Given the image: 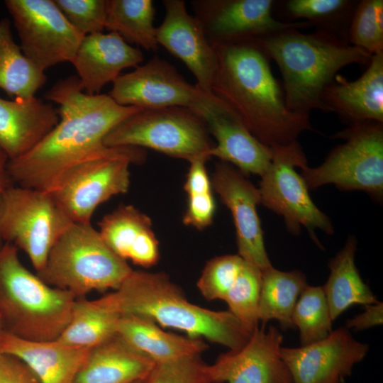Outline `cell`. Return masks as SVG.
<instances>
[{"label":"cell","mask_w":383,"mask_h":383,"mask_svg":"<svg viewBox=\"0 0 383 383\" xmlns=\"http://www.w3.org/2000/svg\"><path fill=\"white\" fill-rule=\"evenodd\" d=\"M45 98L59 106L57 124L7 168L13 184L47 192L68 168L107 147L104 139L114 126L143 109L120 105L109 94H87L77 76L56 82Z\"/></svg>","instance_id":"obj_1"},{"label":"cell","mask_w":383,"mask_h":383,"mask_svg":"<svg viewBox=\"0 0 383 383\" xmlns=\"http://www.w3.org/2000/svg\"><path fill=\"white\" fill-rule=\"evenodd\" d=\"M212 46L217 67L211 92L259 141L270 148L288 145L313 130L309 114L287 108L269 57L254 42Z\"/></svg>","instance_id":"obj_2"},{"label":"cell","mask_w":383,"mask_h":383,"mask_svg":"<svg viewBox=\"0 0 383 383\" xmlns=\"http://www.w3.org/2000/svg\"><path fill=\"white\" fill-rule=\"evenodd\" d=\"M102 307L120 315H138L157 325L185 332L235 351L250 333L228 311H213L191 303L165 272L133 270L120 287L99 299Z\"/></svg>","instance_id":"obj_3"},{"label":"cell","mask_w":383,"mask_h":383,"mask_svg":"<svg viewBox=\"0 0 383 383\" xmlns=\"http://www.w3.org/2000/svg\"><path fill=\"white\" fill-rule=\"evenodd\" d=\"M254 43L279 67L287 108L303 114L312 109L323 111V94L337 72L353 63L368 65L372 56L322 30L305 34L291 28Z\"/></svg>","instance_id":"obj_4"},{"label":"cell","mask_w":383,"mask_h":383,"mask_svg":"<svg viewBox=\"0 0 383 383\" xmlns=\"http://www.w3.org/2000/svg\"><path fill=\"white\" fill-rule=\"evenodd\" d=\"M18 249L0 248V318L2 331L30 341L57 340L70 319L76 299L29 271Z\"/></svg>","instance_id":"obj_5"},{"label":"cell","mask_w":383,"mask_h":383,"mask_svg":"<svg viewBox=\"0 0 383 383\" xmlns=\"http://www.w3.org/2000/svg\"><path fill=\"white\" fill-rule=\"evenodd\" d=\"M133 271L91 224L72 223L52 247L36 274L48 285L76 299L92 291L118 289Z\"/></svg>","instance_id":"obj_6"},{"label":"cell","mask_w":383,"mask_h":383,"mask_svg":"<svg viewBox=\"0 0 383 383\" xmlns=\"http://www.w3.org/2000/svg\"><path fill=\"white\" fill-rule=\"evenodd\" d=\"M145 157L141 148L106 147L65 171L50 192L71 222L91 223L100 204L128 191L131 165Z\"/></svg>","instance_id":"obj_7"},{"label":"cell","mask_w":383,"mask_h":383,"mask_svg":"<svg viewBox=\"0 0 383 383\" xmlns=\"http://www.w3.org/2000/svg\"><path fill=\"white\" fill-rule=\"evenodd\" d=\"M103 143L107 147L148 148L189 162L207 161L214 145L204 121L178 106L141 109L114 126Z\"/></svg>","instance_id":"obj_8"},{"label":"cell","mask_w":383,"mask_h":383,"mask_svg":"<svg viewBox=\"0 0 383 383\" xmlns=\"http://www.w3.org/2000/svg\"><path fill=\"white\" fill-rule=\"evenodd\" d=\"M345 143L316 167H301L309 189L328 184L342 191H362L380 201L383 196V123L363 122L335 135Z\"/></svg>","instance_id":"obj_9"},{"label":"cell","mask_w":383,"mask_h":383,"mask_svg":"<svg viewBox=\"0 0 383 383\" xmlns=\"http://www.w3.org/2000/svg\"><path fill=\"white\" fill-rule=\"evenodd\" d=\"M47 191L12 185L0 197V234L22 250L35 272L44 266L59 237L72 223Z\"/></svg>","instance_id":"obj_10"},{"label":"cell","mask_w":383,"mask_h":383,"mask_svg":"<svg viewBox=\"0 0 383 383\" xmlns=\"http://www.w3.org/2000/svg\"><path fill=\"white\" fill-rule=\"evenodd\" d=\"M272 149L271 164L257 187L260 204L282 216L289 233L298 235L304 227L319 245L315 231L332 234L334 229L329 218L311 200L304 178L295 170L307 165L306 155L298 142Z\"/></svg>","instance_id":"obj_11"},{"label":"cell","mask_w":383,"mask_h":383,"mask_svg":"<svg viewBox=\"0 0 383 383\" xmlns=\"http://www.w3.org/2000/svg\"><path fill=\"white\" fill-rule=\"evenodd\" d=\"M22 52L43 71L73 61L84 37L54 0H6Z\"/></svg>","instance_id":"obj_12"},{"label":"cell","mask_w":383,"mask_h":383,"mask_svg":"<svg viewBox=\"0 0 383 383\" xmlns=\"http://www.w3.org/2000/svg\"><path fill=\"white\" fill-rule=\"evenodd\" d=\"M109 95L122 106L143 109L178 106L196 114L219 99L187 82L172 64L158 57L121 74Z\"/></svg>","instance_id":"obj_13"},{"label":"cell","mask_w":383,"mask_h":383,"mask_svg":"<svg viewBox=\"0 0 383 383\" xmlns=\"http://www.w3.org/2000/svg\"><path fill=\"white\" fill-rule=\"evenodd\" d=\"M272 0H194V18L211 45L255 42L276 32L311 26L275 18Z\"/></svg>","instance_id":"obj_14"},{"label":"cell","mask_w":383,"mask_h":383,"mask_svg":"<svg viewBox=\"0 0 383 383\" xmlns=\"http://www.w3.org/2000/svg\"><path fill=\"white\" fill-rule=\"evenodd\" d=\"M346 327L323 340L299 348H284L280 354L293 383H342L368 352Z\"/></svg>","instance_id":"obj_15"},{"label":"cell","mask_w":383,"mask_h":383,"mask_svg":"<svg viewBox=\"0 0 383 383\" xmlns=\"http://www.w3.org/2000/svg\"><path fill=\"white\" fill-rule=\"evenodd\" d=\"M283 337L274 326H257L240 349L221 354L206 365L211 383H293L282 359Z\"/></svg>","instance_id":"obj_16"},{"label":"cell","mask_w":383,"mask_h":383,"mask_svg":"<svg viewBox=\"0 0 383 383\" xmlns=\"http://www.w3.org/2000/svg\"><path fill=\"white\" fill-rule=\"evenodd\" d=\"M211 184L231 213L238 255L262 271L271 267L257 211L260 204L258 188L239 170L222 161L215 166Z\"/></svg>","instance_id":"obj_17"},{"label":"cell","mask_w":383,"mask_h":383,"mask_svg":"<svg viewBox=\"0 0 383 383\" xmlns=\"http://www.w3.org/2000/svg\"><path fill=\"white\" fill-rule=\"evenodd\" d=\"M162 3L165 16L157 28L158 45L184 63L199 88L212 93L217 67L215 49L208 41L198 21L188 13L183 0H165Z\"/></svg>","instance_id":"obj_18"},{"label":"cell","mask_w":383,"mask_h":383,"mask_svg":"<svg viewBox=\"0 0 383 383\" xmlns=\"http://www.w3.org/2000/svg\"><path fill=\"white\" fill-rule=\"evenodd\" d=\"M198 115L216 141L210 157L234 165L245 175L261 177L266 172L272 160V149L252 135L221 99Z\"/></svg>","instance_id":"obj_19"},{"label":"cell","mask_w":383,"mask_h":383,"mask_svg":"<svg viewBox=\"0 0 383 383\" xmlns=\"http://www.w3.org/2000/svg\"><path fill=\"white\" fill-rule=\"evenodd\" d=\"M143 60L140 49L110 31L85 35L72 64L84 91L94 95L108 83H113L123 70L136 67Z\"/></svg>","instance_id":"obj_20"},{"label":"cell","mask_w":383,"mask_h":383,"mask_svg":"<svg viewBox=\"0 0 383 383\" xmlns=\"http://www.w3.org/2000/svg\"><path fill=\"white\" fill-rule=\"evenodd\" d=\"M323 111L336 113L350 125L383 123V52L372 55L367 70L355 81L336 75L322 96Z\"/></svg>","instance_id":"obj_21"},{"label":"cell","mask_w":383,"mask_h":383,"mask_svg":"<svg viewBox=\"0 0 383 383\" xmlns=\"http://www.w3.org/2000/svg\"><path fill=\"white\" fill-rule=\"evenodd\" d=\"M59 119L57 109L35 96L0 97V148L9 160L18 158L37 145Z\"/></svg>","instance_id":"obj_22"},{"label":"cell","mask_w":383,"mask_h":383,"mask_svg":"<svg viewBox=\"0 0 383 383\" xmlns=\"http://www.w3.org/2000/svg\"><path fill=\"white\" fill-rule=\"evenodd\" d=\"M98 231L109 248L124 260L145 268L159 261V241L151 219L134 206L121 205L106 214Z\"/></svg>","instance_id":"obj_23"},{"label":"cell","mask_w":383,"mask_h":383,"mask_svg":"<svg viewBox=\"0 0 383 383\" xmlns=\"http://www.w3.org/2000/svg\"><path fill=\"white\" fill-rule=\"evenodd\" d=\"M91 349L70 347L57 340H27L3 331L0 336L1 353L23 360L41 383H73Z\"/></svg>","instance_id":"obj_24"},{"label":"cell","mask_w":383,"mask_h":383,"mask_svg":"<svg viewBox=\"0 0 383 383\" xmlns=\"http://www.w3.org/2000/svg\"><path fill=\"white\" fill-rule=\"evenodd\" d=\"M154 365L116 333L90 350L73 383H135Z\"/></svg>","instance_id":"obj_25"},{"label":"cell","mask_w":383,"mask_h":383,"mask_svg":"<svg viewBox=\"0 0 383 383\" xmlns=\"http://www.w3.org/2000/svg\"><path fill=\"white\" fill-rule=\"evenodd\" d=\"M117 333L154 363L200 355L208 348L203 338L166 332L143 316L121 315Z\"/></svg>","instance_id":"obj_26"},{"label":"cell","mask_w":383,"mask_h":383,"mask_svg":"<svg viewBox=\"0 0 383 383\" xmlns=\"http://www.w3.org/2000/svg\"><path fill=\"white\" fill-rule=\"evenodd\" d=\"M357 240L350 236L344 247L330 260V274L322 287L332 321L355 304L377 303L376 296L362 280L355 263Z\"/></svg>","instance_id":"obj_27"},{"label":"cell","mask_w":383,"mask_h":383,"mask_svg":"<svg viewBox=\"0 0 383 383\" xmlns=\"http://www.w3.org/2000/svg\"><path fill=\"white\" fill-rule=\"evenodd\" d=\"M47 76L25 56L13 40L11 22L0 19V89L14 99H29L45 84Z\"/></svg>","instance_id":"obj_28"},{"label":"cell","mask_w":383,"mask_h":383,"mask_svg":"<svg viewBox=\"0 0 383 383\" xmlns=\"http://www.w3.org/2000/svg\"><path fill=\"white\" fill-rule=\"evenodd\" d=\"M307 285L305 274L299 270L284 272L272 265L262 270L259 322L265 325L271 320H277L282 329L293 328L292 313L300 294Z\"/></svg>","instance_id":"obj_29"},{"label":"cell","mask_w":383,"mask_h":383,"mask_svg":"<svg viewBox=\"0 0 383 383\" xmlns=\"http://www.w3.org/2000/svg\"><path fill=\"white\" fill-rule=\"evenodd\" d=\"M121 315L94 300H75L68 324L57 339L73 348L91 349L117 333Z\"/></svg>","instance_id":"obj_30"},{"label":"cell","mask_w":383,"mask_h":383,"mask_svg":"<svg viewBox=\"0 0 383 383\" xmlns=\"http://www.w3.org/2000/svg\"><path fill=\"white\" fill-rule=\"evenodd\" d=\"M106 28L128 43L147 50L158 49L155 8L151 0H106Z\"/></svg>","instance_id":"obj_31"},{"label":"cell","mask_w":383,"mask_h":383,"mask_svg":"<svg viewBox=\"0 0 383 383\" xmlns=\"http://www.w3.org/2000/svg\"><path fill=\"white\" fill-rule=\"evenodd\" d=\"M292 322L299 331L301 345L326 338L332 332V319L322 287L307 285L294 306Z\"/></svg>","instance_id":"obj_32"},{"label":"cell","mask_w":383,"mask_h":383,"mask_svg":"<svg viewBox=\"0 0 383 383\" xmlns=\"http://www.w3.org/2000/svg\"><path fill=\"white\" fill-rule=\"evenodd\" d=\"M357 4L348 0H289L285 9L292 18L306 20L318 30L340 37V27L348 29Z\"/></svg>","instance_id":"obj_33"},{"label":"cell","mask_w":383,"mask_h":383,"mask_svg":"<svg viewBox=\"0 0 383 383\" xmlns=\"http://www.w3.org/2000/svg\"><path fill=\"white\" fill-rule=\"evenodd\" d=\"M262 270L243 262L242 268L224 298L228 311L252 333L258 326Z\"/></svg>","instance_id":"obj_34"},{"label":"cell","mask_w":383,"mask_h":383,"mask_svg":"<svg viewBox=\"0 0 383 383\" xmlns=\"http://www.w3.org/2000/svg\"><path fill=\"white\" fill-rule=\"evenodd\" d=\"M350 44L371 55L383 52V1L357 4L348 27Z\"/></svg>","instance_id":"obj_35"},{"label":"cell","mask_w":383,"mask_h":383,"mask_svg":"<svg viewBox=\"0 0 383 383\" xmlns=\"http://www.w3.org/2000/svg\"><path fill=\"white\" fill-rule=\"evenodd\" d=\"M243 262L238 254L221 255L207 261L196 282L201 296L208 301L224 300Z\"/></svg>","instance_id":"obj_36"},{"label":"cell","mask_w":383,"mask_h":383,"mask_svg":"<svg viewBox=\"0 0 383 383\" xmlns=\"http://www.w3.org/2000/svg\"><path fill=\"white\" fill-rule=\"evenodd\" d=\"M200 355L155 363L141 383H211Z\"/></svg>","instance_id":"obj_37"},{"label":"cell","mask_w":383,"mask_h":383,"mask_svg":"<svg viewBox=\"0 0 383 383\" xmlns=\"http://www.w3.org/2000/svg\"><path fill=\"white\" fill-rule=\"evenodd\" d=\"M68 21L82 35L106 28V0H54Z\"/></svg>","instance_id":"obj_38"},{"label":"cell","mask_w":383,"mask_h":383,"mask_svg":"<svg viewBox=\"0 0 383 383\" xmlns=\"http://www.w3.org/2000/svg\"><path fill=\"white\" fill-rule=\"evenodd\" d=\"M215 211L216 202L212 192L189 195L183 223L202 230L212 223Z\"/></svg>","instance_id":"obj_39"},{"label":"cell","mask_w":383,"mask_h":383,"mask_svg":"<svg viewBox=\"0 0 383 383\" xmlns=\"http://www.w3.org/2000/svg\"><path fill=\"white\" fill-rule=\"evenodd\" d=\"M0 383H41L32 369L16 356L0 353Z\"/></svg>","instance_id":"obj_40"},{"label":"cell","mask_w":383,"mask_h":383,"mask_svg":"<svg viewBox=\"0 0 383 383\" xmlns=\"http://www.w3.org/2000/svg\"><path fill=\"white\" fill-rule=\"evenodd\" d=\"M206 162L205 160L199 159L189 162L184 185L187 196L212 192L211 179L206 169Z\"/></svg>","instance_id":"obj_41"},{"label":"cell","mask_w":383,"mask_h":383,"mask_svg":"<svg viewBox=\"0 0 383 383\" xmlns=\"http://www.w3.org/2000/svg\"><path fill=\"white\" fill-rule=\"evenodd\" d=\"M365 307L364 312L346 321L345 327L348 329L362 331L382 324L383 305L382 302L367 304Z\"/></svg>","instance_id":"obj_42"},{"label":"cell","mask_w":383,"mask_h":383,"mask_svg":"<svg viewBox=\"0 0 383 383\" xmlns=\"http://www.w3.org/2000/svg\"><path fill=\"white\" fill-rule=\"evenodd\" d=\"M4 242L3 241L2 238H1V234H0V248H1V246L4 244Z\"/></svg>","instance_id":"obj_43"},{"label":"cell","mask_w":383,"mask_h":383,"mask_svg":"<svg viewBox=\"0 0 383 383\" xmlns=\"http://www.w3.org/2000/svg\"><path fill=\"white\" fill-rule=\"evenodd\" d=\"M1 332H2V326H1V318H0V336H1ZM0 353H1V351H0Z\"/></svg>","instance_id":"obj_44"},{"label":"cell","mask_w":383,"mask_h":383,"mask_svg":"<svg viewBox=\"0 0 383 383\" xmlns=\"http://www.w3.org/2000/svg\"><path fill=\"white\" fill-rule=\"evenodd\" d=\"M142 380L141 381H138V382H136L135 383H141Z\"/></svg>","instance_id":"obj_45"}]
</instances>
